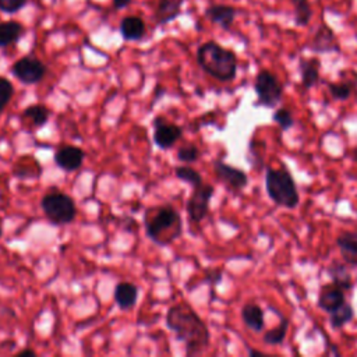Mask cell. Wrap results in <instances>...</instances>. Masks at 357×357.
Listing matches in <instances>:
<instances>
[{
    "mask_svg": "<svg viewBox=\"0 0 357 357\" xmlns=\"http://www.w3.org/2000/svg\"><path fill=\"white\" fill-rule=\"evenodd\" d=\"M199 156H201V152L198 146L194 144L181 145L177 151V159L183 163H194L199 159Z\"/></svg>",
    "mask_w": 357,
    "mask_h": 357,
    "instance_id": "cell-30",
    "label": "cell"
},
{
    "mask_svg": "<svg viewBox=\"0 0 357 357\" xmlns=\"http://www.w3.org/2000/svg\"><path fill=\"white\" fill-rule=\"evenodd\" d=\"M184 0H159L155 7V20L158 25L172 22L181 13Z\"/></svg>",
    "mask_w": 357,
    "mask_h": 357,
    "instance_id": "cell-20",
    "label": "cell"
},
{
    "mask_svg": "<svg viewBox=\"0 0 357 357\" xmlns=\"http://www.w3.org/2000/svg\"><path fill=\"white\" fill-rule=\"evenodd\" d=\"M265 190L269 199L278 206L294 209L300 202L297 184L286 165H283L280 169H266Z\"/></svg>",
    "mask_w": 357,
    "mask_h": 357,
    "instance_id": "cell-4",
    "label": "cell"
},
{
    "mask_svg": "<svg viewBox=\"0 0 357 357\" xmlns=\"http://www.w3.org/2000/svg\"><path fill=\"white\" fill-rule=\"evenodd\" d=\"M119 31L124 40L137 42L145 36L146 25L139 15H126L120 21Z\"/></svg>",
    "mask_w": 357,
    "mask_h": 357,
    "instance_id": "cell-15",
    "label": "cell"
},
{
    "mask_svg": "<svg viewBox=\"0 0 357 357\" xmlns=\"http://www.w3.org/2000/svg\"><path fill=\"white\" fill-rule=\"evenodd\" d=\"M254 91L257 95V106L276 107L283 96V85L279 78L268 70H261L255 75Z\"/></svg>",
    "mask_w": 357,
    "mask_h": 357,
    "instance_id": "cell-6",
    "label": "cell"
},
{
    "mask_svg": "<svg viewBox=\"0 0 357 357\" xmlns=\"http://www.w3.org/2000/svg\"><path fill=\"white\" fill-rule=\"evenodd\" d=\"M335 243L342 261L349 266H357V231H343L336 237Z\"/></svg>",
    "mask_w": 357,
    "mask_h": 357,
    "instance_id": "cell-14",
    "label": "cell"
},
{
    "mask_svg": "<svg viewBox=\"0 0 357 357\" xmlns=\"http://www.w3.org/2000/svg\"><path fill=\"white\" fill-rule=\"evenodd\" d=\"M222 279H223V271L220 268L206 269L205 282H208L211 286H216V284L222 283Z\"/></svg>",
    "mask_w": 357,
    "mask_h": 357,
    "instance_id": "cell-33",
    "label": "cell"
},
{
    "mask_svg": "<svg viewBox=\"0 0 357 357\" xmlns=\"http://www.w3.org/2000/svg\"><path fill=\"white\" fill-rule=\"evenodd\" d=\"M24 116L28 117L33 126L42 127L47 123V120L50 117V110L45 105H31V106L25 107Z\"/></svg>",
    "mask_w": 357,
    "mask_h": 357,
    "instance_id": "cell-26",
    "label": "cell"
},
{
    "mask_svg": "<svg viewBox=\"0 0 357 357\" xmlns=\"http://www.w3.org/2000/svg\"><path fill=\"white\" fill-rule=\"evenodd\" d=\"M85 158V152L79 146L64 145L54 153V163L64 172H75L81 167Z\"/></svg>",
    "mask_w": 357,
    "mask_h": 357,
    "instance_id": "cell-13",
    "label": "cell"
},
{
    "mask_svg": "<svg viewBox=\"0 0 357 357\" xmlns=\"http://www.w3.org/2000/svg\"><path fill=\"white\" fill-rule=\"evenodd\" d=\"M272 120H273V123L278 124V127L282 131H287L294 126V117H293L291 112L286 107L276 109L272 114Z\"/></svg>",
    "mask_w": 357,
    "mask_h": 357,
    "instance_id": "cell-29",
    "label": "cell"
},
{
    "mask_svg": "<svg viewBox=\"0 0 357 357\" xmlns=\"http://www.w3.org/2000/svg\"><path fill=\"white\" fill-rule=\"evenodd\" d=\"M198 66L212 78L230 82L237 75V56L215 40H208L197 49Z\"/></svg>",
    "mask_w": 357,
    "mask_h": 357,
    "instance_id": "cell-3",
    "label": "cell"
},
{
    "mask_svg": "<svg viewBox=\"0 0 357 357\" xmlns=\"http://www.w3.org/2000/svg\"><path fill=\"white\" fill-rule=\"evenodd\" d=\"M144 227L151 241L166 247L181 236L183 220L177 209L172 205H155L145 209Z\"/></svg>",
    "mask_w": 357,
    "mask_h": 357,
    "instance_id": "cell-2",
    "label": "cell"
},
{
    "mask_svg": "<svg viewBox=\"0 0 357 357\" xmlns=\"http://www.w3.org/2000/svg\"><path fill=\"white\" fill-rule=\"evenodd\" d=\"M28 0H0V11L6 14H15L26 6Z\"/></svg>",
    "mask_w": 357,
    "mask_h": 357,
    "instance_id": "cell-32",
    "label": "cell"
},
{
    "mask_svg": "<svg viewBox=\"0 0 357 357\" xmlns=\"http://www.w3.org/2000/svg\"><path fill=\"white\" fill-rule=\"evenodd\" d=\"M174 174H176L177 178L190 184L191 187H197V185L202 184V176L199 174V172L195 170L194 167L188 166V165L176 166L174 167Z\"/></svg>",
    "mask_w": 357,
    "mask_h": 357,
    "instance_id": "cell-27",
    "label": "cell"
},
{
    "mask_svg": "<svg viewBox=\"0 0 357 357\" xmlns=\"http://www.w3.org/2000/svg\"><path fill=\"white\" fill-rule=\"evenodd\" d=\"M247 350H248V356H250V357H265V356H266V353H264V351H261V350H257V349L248 347Z\"/></svg>",
    "mask_w": 357,
    "mask_h": 357,
    "instance_id": "cell-36",
    "label": "cell"
},
{
    "mask_svg": "<svg viewBox=\"0 0 357 357\" xmlns=\"http://www.w3.org/2000/svg\"><path fill=\"white\" fill-rule=\"evenodd\" d=\"M11 73L20 82L33 85L43 79L47 73V67L42 60L33 56H24L11 66Z\"/></svg>",
    "mask_w": 357,
    "mask_h": 357,
    "instance_id": "cell-8",
    "label": "cell"
},
{
    "mask_svg": "<svg viewBox=\"0 0 357 357\" xmlns=\"http://www.w3.org/2000/svg\"><path fill=\"white\" fill-rule=\"evenodd\" d=\"M241 319L244 325L252 332H262L265 326V312L257 303H245L241 307Z\"/></svg>",
    "mask_w": 357,
    "mask_h": 357,
    "instance_id": "cell-17",
    "label": "cell"
},
{
    "mask_svg": "<svg viewBox=\"0 0 357 357\" xmlns=\"http://www.w3.org/2000/svg\"><path fill=\"white\" fill-rule=\"evenodd\" d=\"M354 318V308L349 303H343L337 310L329 314V325L332 329H340Z\"/></svg>",
    "mask_w": 357,
    "mask_h": 357,
    "instance_id": "cell-24",
    "label": "cell"
},
{
    "mask_svg": "<svg viewBox=\"0 0 357 357\" xmlns=\"http://www.w3.org/2000/svg\"><path fill=\"white\" fill-rule=\"evenodd\" d=\"M213 172L218 180L225 183L233 191H240L248 184V176L244 170L234 167L223 160L218 159L213 162Z\"/></svg>",
    "mask_w": 357,
    "mask_h": 357,
    "instance_id": "cell-10",
    "label": "cell"
},
{
    "mask_svg": "<svg viewBox=\"0 0 357 357\" xmlns=\"http://www.w3.org/2000/svg\"><path fill=\"white\" fill-rule=\"evenodd\" d=\"M237 10L229 4H211L205 10V17L223 29H229L236 18Z\"/></svg>",
    "mask_w": 357,
    "mask_h": 357,
    "instance_id": "cell-16",
    "label": "cell"
},
{
    "mask_svg": "<svg viewBox=\"0 0 357 357\" xmlns=\"http://www.w3.org/2000/svg\"><path fill=\"white\" fill-rule=\"evenodd\" d=\"M166 326L176 339L185 346V356L202 354L211 342V335L204 319L185 301L173 304L166 312Z\"/></svg>",
    "mask_w": 357,
    "mask_h": 357,
    "instance_id": "cell-1",
    "label": "cell"
},
{
    "mask_svg": "<svg viewBox=\"0 0 357 357\" xmlns=\"http://www.w3.org/2000/svg\"><path fill=\"white\" fill-rule=\"evenodd\" d=\"M294 11V24L297 26L308 25L312 17V8L308 0H289Z\"/></svg>",
    "mask_w": 357,
    "mask_h": 357,
    "instance_id": "cell-25",
    "label": "cell"
},
{
    "mask_svg": "<svg viewBox=\"0 0 357 357\" xmlns=\"http://www.w3.org/2000/svg\"><path fill=\"white\" fill-rule=\"evenodd\" d=\"M1 234H3V227L0 226V237H1Z\"/></svg>",
    "mask_w": 357,
    "mask_h": 357,
    "instance_id": "cell-37",
    "label": "cell"
},
{
    "mask_svg": "<svg viewBox=\"0 0 357 357\" xmlns=\"http://www.w3.org/2000/svg\"><path fill=\"white\" fill-rule=\"evenodd\" d=\"M18 357H36V351L32 349H24L17 353Z\"/></svg>",
    "mask_w": 357,
    "mask_h": 357,
    "instance_id": "cell-35",
    "label": "cell"
},
{
    "mask_svg": "<svg viewBox=\"0 0 357 357\" xmlns=\"http://www.w3.org/2000/svg\"><path fill=\"white\" fill-rule=\"evenodd\" d=\"M310 49L314 53H332L340 52V45L332 28L326 22H321L312 35Z\"/></svg>",
    "mask_w": 357,
    "mask_h": 357,
    "instance_id": "cell-11",
    "label": "cell"
},
{
    "mask_svg": "<svg viewBox=\"0 0 357 357\" xmlns=\"http://www.w3.org/2000/svg\"><path fill=\"white\" fill-rule=\"evenodd\" d=\"M24 33H25V28L21 22L14 20L1 21L0 22V49L17 43Z\"/></svg>",
    "mask_w": 357,
    "mask_h": 357,
    "instance_id": "cell-21",
    "label": "cell"
},
{
    "mask_svg": "<svg viewBox=\"0 0 357 357\" xmlns=\"http://www.w3.org/2000/svg\"><path fill=\"white\" fill-rule=\"evenodd\" d=\"M134 0H113V7L116 10H124L127 8Z\"/></svg>",
    "mask_w": 357,
    "mask_h": 357,
    "instance_id": "cell-34",
    "label": "cell"
},
{
    "mask_svg": "<svg viewBox=\"0 0 357 357\" xmlns=\"http://www.w3.org/2000/svg\"><path fill=\"white\" fill-rule=\"evenodd\" d=\"M213 192L215 188L211 184L202 183L197 187H192V192L185 202V211L191 222L198 223L206 218Z\"/></svg>",
    "mask_w": 357,
    "mask_h": 357,
    "instance_id": "cell-7",
    "label": "cell"
},
{
    "mask_svg": "<svg viewBox=\"0 0 357 357\" xmlns=\"http://www.w3.org/2000/svg\"><path fill=\"white\" fill-rule=\"evenodd\" d=\"M343 303H344V290L343 289H340L333 282L325 283L324 286H321V289L318 291L317 304L322 311L331 314L335 310H337Z\"/></svg>",
    "mask_w": 357,
    "mask_h": 357,
    "instance_id": "cell-12",
    "label": "cell"
},
{
    "mask_svg": "<svg viewBox=\"0 0 357 357\" xmlns=\"http://www.w3.org/2000/svg\"><path fill=\"white\" fill-rule=\"evenodd\" d=\"M14 95V86L11 81L3 75H0V113L6 109Z\"/></svg>",
    "mask_w": 357,
    "mask_h": 357,
    "instance_id": "cell-31",
    "label": "cell"
},
{
    "mask_svg": "<svg viewBox=\"0 0 357 357\" xmlns=\"http://www.w3.org/2000/svg\"><path fill=\"white\" fill-rule=\"evenodd\" d=\"M328 89L333 99L336 100H347L354 89V84L350 81H342V82H329Z\"/></svg>",
    "mask_w": 357,
    "mask_h": 357,
    "instance_id": "cell-28",
    "label": "cell"
},
{
    "mask_svg": "<svg viewBox=\"0 0 357 357\" xmlns=\"http://www.w3.org/2000/svg\"><path fill=\"white\" fill-rule=\"evenodd\" d=\"M113 296L120 310H131L138 300V287L131 282H120L114 286Z\"/></svg>",
    "mask_w": 357,
    "mask_h": 357,
    "instance_id": "cell-18",
    "label": "cell"
},
{
    "mask_svg": "<svg viewBox=\"0 0 357 357\" xmlns=\"http://www.w3.org/2000/svg\"><path fill=\"white\" fill-rule=\"evenodd\" d=\"M153 124V142L160 149H170L181 137L183 128L174 123H169L163 116H158Z\"/></svg>",
    "mask_w": 357,
    "mask_h": 357,
    "instance_id": "cell-9",
    "label": "cell"
},
{
    "mask_svg": "<svg viewBox=\"0 0 357 357\" xmlns=\"http://www.w3.org/2000/svg\"><path fill=\"white\" fill-rule=\"evenodd\" d=\"M319 67L321 61L317 57L310 59H300L298 68L301 75V86L304 89H310L319 81Z\"/></svg>",
    "mask_w": 357,
    "mask_h": 357,
    "instance_id": "cell-19",
    "label": "cell"
},
{
    "mask_svg": "<svg viewBox=\"0 0 357 357\" xmlns=\"http://www.w3.org/2000/svg\"><path fill=\"white\" fill-rule=\"evenodd\" d=\"M280 322L278 326L266 331L262 336V340L265 344H269V346H280L284 339H286V335H287V329H289V319L283 315H280Z\"/></svg>",
    "mask_w": 357,
    "mask_h": 357,
    "instance_id": "cell-23",
    "label": "cell"
},
{
    "mask_svg": "<svg viewBox=\"0 0 357 357\" xmlns=\"http://www.w3.org/2000/svg\"><path fill=\"white\" fill-rule=\"evenodd\" d=\"M40 208L52 225H68L77 216L75 201L66 192L49 191L40 199Z\"/></svg>",
    "mask_w": 357,
    "mask_h": 357,
    "instance_id": "cell-5",
    "label": "cell"
},
{
    "mask_svg": "<svg viewBox=\"0 0 357 357\" xmlns=\"http://www.w3.org/2000/svg\"><path fill=\"white\" fill-rule=\"evenodd\" d=\"M328 276L331 279V282H333L335 284H337L340 289L343 290H350L353 287V280H351V275L349 271V265L346 262H339V261H333L328 269Z\"/></svg>",
    "mask_w": 357,
    "mask_h": 357,
    "instance_id": "cell-22",
    "label": "cell"
}]
</instances>
